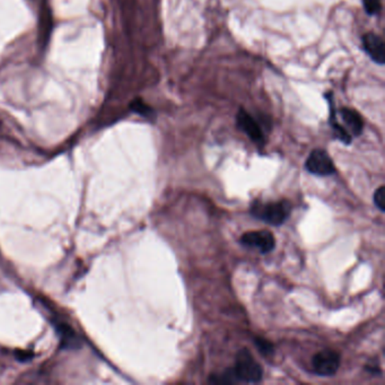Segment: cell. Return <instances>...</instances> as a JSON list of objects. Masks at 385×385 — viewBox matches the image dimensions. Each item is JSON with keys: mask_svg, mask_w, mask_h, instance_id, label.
<instances>
[{"mask_svg": "<svg viewBox=\"0 0 385 385\" xmlns=\"http://www.w3.org/2000/svg\"><path fill=\"white\" fill-rule=\"evenodd\" d=\"M292 211V205L287 200L274 202H255L251 207V213L259 220L275 226L286 222Z\"/></svg>", "mask_w": 385, "mask_h": 385, "instance_id": "6da1fadb", "label": "cell"}, {"mask_svg": "<svg viewBox=\"0 0 385 385\" xmlns=\"http://www.w3.org/2000/svg\"><path fill=\"white\" fill-rule=\"evenodd\" d=\"M237 381L258 383L262 380L264 369L248 349H242L236 357L235 366L232 369Z\"/></svg>", "mask_w": 385, "mask_h": 385, "instance_id": "7a4b0ae2", "label": "cell"}, {"mask_svg": "<svg viewBox=\"0 0 385 385\" xmlns=\"http://www.w3.org/2000/svg\"><path fill=\"white\" fill-rule=\"evenodd\" d=\"M236 124L240 130L243 131L253 143L259 146H264L266 143L264 131L261 126L257 121V119L253 118L244 108H240L237 115H236Z\"/></svg>", "mask_w": 385, "mask_h": 385, "instance_id": "3957f363", "label": "cell"}, {"mask_svg": "<svg viewBox=\"0 0 385 385\" xmlns=\"http://www.w3.org/2000/svg\"><path fill=\"white\" fill-rule=\"evenodd\" d=\"M305 169L318 176H328L336 172V166L331 157L323 150L311 152L305 162Z\"/></svg>", "mask_w": 385, "mask_h": 385, "instance_id": "277c9868", "label": "cell"}, {"mask_svg": "<svg viewBox=\"0 0 385 385\" xmlns=\"http://www.w3.org/2000/svg\"><path fill=\"white\" fill-rule=\"evenodd\" d=\"M313 369L318 375L332 376L338 372L340 356L334 350H322L313 357Z\"/></svg>", "mask_w": 385, "mask_h": 385, "instance_id": "5b68a950", "label": "cell"}, {"mask_svg": "<svg viewBox=\"0 0 385 385\" xmlns=\"http://www.w3.org/2000/svg\"><path fill=\"white\" fill-rule=\"evenodd\" d=\"M240 241L246 248H258L261 253L272 251L276 246L275 236L269 231L245 233Z\"/></svg>", "mask_w": 385, "mask_h": 385, "instance_id": "8992f818", "label": "cell"}, {"mask_svg": "<svg viewBox=\"0 0 385 385\" xmlns=\"http://www.w3.org/2000/svg\"><path fill=\"white\" fill-rule=\"evenodd\" d=\"M363 48L371 59L376 65H385V45L383 38L374 32H369L363 35L362 38Z\"/></svg>", "mask_w": 385, "mask_h": 385, "instance_id": "52a82bcc", "label": "cell"}, {"mask_svg": "<svg viewBox=\"0 0 385 385\" xmlns=\"http://www.w3.org/2000/svg\"><path fill=\"white\" fill-rule=\"evenodd\" d=\"M341 120L346 124V129L353 136H360L364 130V120L360 112L350 108H342L339 111Z\"/></svg>", "mask_w": 385, "mask_h": 385, "instance_id": "ba28073f", "label": "cell"}, {"mask_svg": "<svg viewBox=\"0 0 385 385\" xmlns=\"http://www.w3.org/2000/svg\"><path fill=\"white\" fill-rule=\"evenodd\" d=\"M325 99L328 100L329 110H330L329 111L330 112L329 122H330V126H331L332 130H334V136L340 141H342V143H346V145H349L351 143V135L348 132L346 128L342 127L337 121V112H336V108H334V94H332V92H329L325 95Z\"/></svg>", "mask_w": 385, "mask_h": 385, "instance_id": "9c48e42d", "label": "cell"}, {"mask_svg": "<svg viewBox=\"0 0 385 385\" xmlns=\"http://www.w3.org/2000/svg\"><path fill=\"white\" fill-rule=\"evenodd\" d=\"M130 110L137 115H141L143 118L148 119V120H154L156 118V112L154 111V108L150 105L143 102V100L136 99L131 102Z\"/></svg>", "mask_w": 385, "mask_h": 385, "instance_id": "30bf717a", "label": "cell"}, {"mask_svg": "<svg viewBox=\"0 0 385 385\" xmlns=\"http://www.w3.org/2000/svg\"><path fill=\"white\" fill-rule=\"evenodd\" d=\"M364 10L369 16H376L381 13L382 3L381 0H363Z\"/></svg>", "mask_w": 385, "mask_h": 385, "instance_id": "8fae6325", "label": "cell"}, {"mask_svg": "<svg viewBox=\"0 0 385 385\" xmlns=\"http://www.w3.org/2000/svg\"><path fill=\"white\" fill-rule=\"evenodd\" d=\"M374 204L381 211L385 210V187H380L374 194Z\"/></svg>", "mask_w": 385, "mask_h": 385, "instance_id": "7c38bea8", "label": "cell"}, {"mask_svg": "<svg viewBox=\"0 0 385 385\" xmlns=\"http://www.w3.org/2000/svg\"><path fill=\"white\" fill-rule=\"evenodd\" d=\"M255 345H257V347L264 355H271V353H274V346L269 341L266 340V339L257 338L255 339Z\"/></svg>", "mask_w": 385, "mask_h": 385, "instance_id": "4fadbf2b", "label": "cell"}, {"mask_svg": "<svg viewBox=\"0 0 385 385\" xmlns=\"http://www.w3.org/2000/svg\"><path fill=\"white\" fill-rule=\"evenodd\" d=\"M365 369H366V371H369V372L373 373V374H379L380 372H381V371H380V367L377 366V365H366V367H365Z\"/></svg>", "mask_w": 385, "mask_h": 385, "instance_id": "5bb4252c", "label": "cell"}]
</instances>
